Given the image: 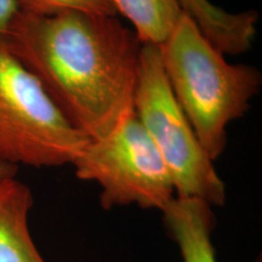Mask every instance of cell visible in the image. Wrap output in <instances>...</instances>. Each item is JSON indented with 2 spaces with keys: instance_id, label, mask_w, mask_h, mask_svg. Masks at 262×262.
<instances>
[{
  "instance_id": "1",
  "label": "cell",
  "mask_w": 262,
  "mask_h": 262,
  "mask_svg": "<svg viewBox=\"0 0 262 262\" xmlns=\"http://www.w3.org/2000/svg\"><path fill=\"white\" fill-rule=\"evenodd\" d=\"M2 38L89 140L110 135L134 113L143 44L117 16L18 11Z\"/></svg>"
},
{
  "instance_id": "2",
  "label": "cell",
  "mask_w": 262,
  "mask_h": 262,
  "mask_svg": "<svg viewBox=\"0 0 262 262\" xmlns=\"http://www.w3.org/2000/svg\"><path fill=\"white\" fill-rule=\"evenodd\" d=\"M173 96L212 162L227 146V126L248 112L260 93L262 74L254 66L232 64L186 14L159 47Z\"/></svg>"
},
{
  "instance_id": "3",
  "label": "cell",
  "mask_w": 262,
  "mask_h": 262,
  "mask_svg": "<svg viewBox=\"0 0 262 262\" xmlns=\"http://www.w3.org/2000/svg\"><path fill=\"white\" fill-rule=\"evenodd\" d=\"M89 141L0 37V163L17 168L67 165Z\"/></svg>"
},
{
  "instance_id": "4",
  "label": "cell",
  "mask_w": 262,
  "mask_h": 262,
  "mask_svg": "<svg viewBox=\"0 0 262 262\" xmlns=\"http://www.w3.org/2000/svg\"><path fill=\"white\" fill-rule=\"evenodd\" d=\"M134 111L164 160L176 195L224 204L225 183L170 89L157 45L141 49Z\"/></svg>"
},
{
  "instance_id": "5",
  "label": "cell",
  "mask_w": 262,
  "mask_h": 262,
  "mask_svg": "<svg viewBox=\"0 0 262 262\" xmlns=\"http://www.w3.org/2000/svg\"><path fill=\"white\" fill-rule=\"evenodd\" d=\"M72 165L78 179L100 186L104 210L135 204L163 211L176 195L171 176L135 111L110 135L90 140Z\"/></svg>"
},
{
  "instance_id": "6",
  "label": "cell",
  "mask_w": 262,
  "mask_h": 262,
  "mask_svg": "<svg viewBox=\"0 0 262 262\" xmlns=\"http://www.w3.org/2000/svg\"><path fill=\"white\" fill-rule=\"evenodd\" d=\"M162 212L183 262H217L211 242L215 216L210 204L198 198L175 195Z\"/></svg>"
},
{
  "instance_id": "7",
  "label": "cell",
  "mask_w": 262,
  "mask_h": 262,
  "mask_svg": "<svg viewBox=\"0 0 262 262\" xmlns=\"http://www.w3.org/2000/svg\"><path fill=\"white\" fill-rule=\"evenodd\" d=\"M31 188L15 178L0 181V262H45L29 233Z\"/></svg>"
},
{
  "instance_id": "8",
  "label": "cell",
  "mask_w": 262,
  "mask_h": 262,
  "mask_svg": "<svg viewBox=\"0 0 262 262\" xmlns=\"http://www.w3.org/2000/svg\"><path fill=\"white\" fill-rule=\"evenodd\" d=\"M142 44L159 47L183 14L180 0H113Z\"/></svg>"
},
{
  "instance_id": "9",
  "label": "cell",
  "mask_w": 262,
  "mask_h": 262,
  "mask_svg": "<svg viewBox=\"0 0 262 262\" xmlns=\"http://www.w3.org/2000/svg\"><path fill=\"white\" fill-rule=\"evenodd\" d=\"M183 14L189 16L203 35L214 45L221 47L234 38L239 28L237 14L226 12L209 0H180Z\"/></svg>"
},
{
  "instance_id": "10",
  "label": "cell",
  "mask_w": 262,
  "mask_h": 262,
  "mask_svg": "<svg viewBox=\"0 0 262 262\" xmlns=\"http://www.w3.org/2000/svg\"><path fill=\"white\" fill-rule=\"evenodd\" d=\"M18 10L32 15H54L63 11L117 16L113 0H17Z\"/></svg>"
},
{
  "instance_id": "11",
  "label": "cell",
  "mask_w": 262,
  "mask_h": 262,
  "mask_svg": "<svg viewBox=\"0 0 262 262\" xmlns=\"http://www.w3.org/2000/svg\"><path fill=\"white\" fill-rule=\"evenodd\" d=\"M18 11L17 0H0V37L5 34Z\"/></svg>"
},
{
  "instance_id": "12",
  "label": "cell",
  "mask_w": 262,
  "mask_h": 262,
  "mask_svg": "<svg viewBox=\"0 0 262 262\" xmlns=\"http://www.w3.org/2000/svg\"><path fill=\"white\" fill-rule=\"evenodd\" d=\"M17 172V166L10 165V164L0 163V181L4 179L14 178Z\"/></svg>"
}]
</instances>
